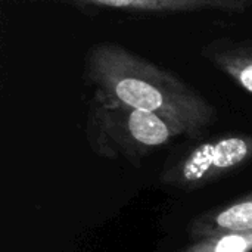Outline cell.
<instances>
[{"label":"cell","instance_id":"cell-7","mask_svg":"<svg viewBox=\"0 0 252 252\" xmlns=\"http://www.w3.org/2000/svg\"><path fill=\"white\" fill-rule=\"evenodd\" d=\"M217 66L252 94V55L226 52L214 58Z\"/></svg>","mask_w":252,"mask_h":252},{"label":"cell","instance_id":"cell-4","mask_svg":"<svg viewBox=\"0 0 252 252\" xmlns=\"http://www.w3.org/2000/svg\"><path fill=\"white\" fill-rule=\"evenodd\" d=\"M77 3L140 12H199L220 10L241 13L250 0H74Z\"/></svg>","mask_w":252,"mask_h":252},{"label":"cell","instance_id":"cell-5","mask_svg":"<svg viewBox=\"0 0 252 252\" xmlns=\"http://www.w3.org/2000/svg\"><path fill=\"white\" fill-rule=\"evenodd\" d=\"M250 230H252V192L201 216L190 227V233L195 239L219 233Z\"/></svg>","mask_w":252,"mask_h":252},{"label":"cell","instance_id":"cell-2","mask_svg":"<svg viewBox=\"0 0 252 252\" xmlns=\"http://www.w3.org/2000/svg\"><path fill=\"white\" fill-rule=\"evenodd\" d=\"M176 136H183V133L161 115L130 108L99 94L94 97L89 142L93 152L102 158L139 162Z\"/></svg>","mask_w":252,"mask_h":252},{"label":"cell","instance_id":"cell-3","mask_svg":"<svg viewBox=\"0 0 252 252\" xmlns=\"http://www.w3.org/2000/svg\"><path fill=\"white\" fill-rule=\"evenodd\" d=\"M252 161V136L232 134L199 143L162 177L177 188H198Z\"/></svg>","mask_w":252,"mask_h":252},{"label":"cell","instance_id":"cell-6","mask_svg":"<svg viewBox=\"0 0 252 252\" xmlns=\"http://www.w3.org/2000/svg\"><path fill=\"white\" fill-rule=\"evenodd\" d=\"M177 252H252V230L219 233L201 239Z\"/></svg>","mask_w":252,"mask_h":252},{"label":"cell","instance_id":"cell-1","mask_svg":"<svg viewBox=\"0 0 252 252\" xmlns=\"http://www.w3.org/2000/svg\"><path fill=\"white\" fill-rule=\"evenodd\" d=\"M87 74L97 93L112 102L148 111L198 137L217 120L216 108L170 71L117 43H97L87 56Z\"/></svg>","mask_w":252,"mask_h":252}]
</instances>
